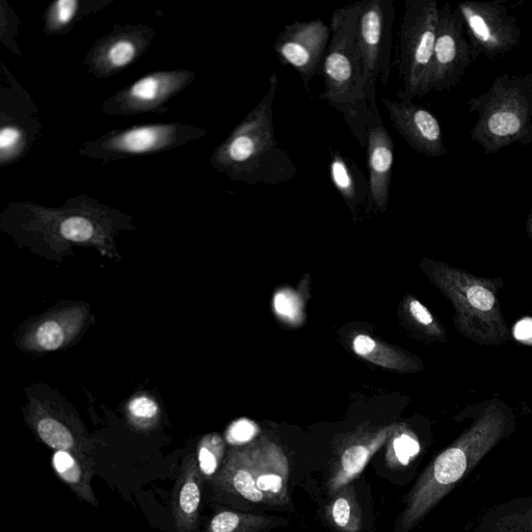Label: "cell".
Wrapping results in <instances>:
<instances>
[{
    "label": "cell",
    "instance_id": "obj_20",
    "mask_svg": "<svg viewBox=\"0 0 532 532\" xmlns=\"http://www.w3.org/2000/svg\"><path fill=\"white\" fill-rule=\"evenodd\" d=\"M330 178L345 203L358 215L369 207L370 192L367 178L352 158L330 147Z\"/></svg>",
    "mask_w": 532,
    "mask_h": 532
},
{
    "label": "cell",
    "instance_id": "obj_29",
    "mask_svg": "<svg viewBox=\"0 0 532 532\" xmlns=\"http://www.w3.org/2000/svg\"><path fill=\"white\" fill-rule=\"evenodd\" d=\"M19 24L20 20L14 10L6 0H2V5H0V41L13 55L22 57L21 49L15 39L18 35Z\"/></svg>",
    "mask_w": 532,
    "mask_h": 532
},
{
    "label": "cell",
    "instance_id": "obj_1",
    "mask_svg": "<svg viewBox=\"0 0 532 532\" xmlns=\"http://www.w3.org/2000/svg\"><path fill=\"white\" fill-rule=\"evenodd\" d=\"M212 497L241 512L294 511L289 493V462L284 450L260 437L232 448L210 483Z\"/></svg>",
    "mask_w": 532,
    "mask_h": 532
},
{
    "label": "cell",
    "instance_id": "obj_14",
    "mask_svg": "<svg viewBox=\"0 0 532 532\" xmlns=\"http://www.w3.org/2000/svg\"><path fill=\"white\" fill-rule=\"evenodd\" d=\"M331 35V26L315 19L286 25L275 41L274 50L281 65L300 74L307 92L312 79L323 73Z\"/></svg>",
    "mask_w": 532,
    "mask_h": 532
},
{
    "label": "cell",
    "instance_id": "obj_2",
    "mask_svg": "<svg viewBox=\"0 0 532 532\" xmlns=\"http://www.w3.org/2000/svg\"><path fill=\"white\" fill-rule=\"evenodd\" d=\"M269 83L259 103L209 159L212 169L232 181L277 185L298 174L294 161L275 138L274 102L278 76L272 74Z\"/></svg>",
    "mask_w": 532,
    "mask_h": 532
},
{
    "label": "cell",
    "instance_id": "obj_11",
    "mask_svg": "<svg viewBox=\"0 0 532 532\" xmlns=\"http://www.w3.org/2000/svg\"><path fill=\"white\" fill-rule=\"evenodd\" d=\"M476 61L494 60L519 46L522 37L518 19L499 0L463 2L458 5Z\"/></svg>",
    "mask_w": 532,
    "mask_h": 532
},
{
    "label": "cell",
    "instance_id": "obj_18",
    "mask_svg": "<svg viewBox=\"0 0 532 532\" xmlns=\"http://www.w3.org/2000/svg\"><path fill=\"white\" fill-rule=\"evenodd\" d=\"M366 152L369 171V208L385 212L389 206L394 165V143L380 112L372 114L367 128Z\"/></svg>",
    "mask_w": 532,
    "mask_h": 532
},
{
    "label": "cell",
    "instance_id": "obj_4",
    "mask_svg": "<svg viewBox=\"0 0 532 532\" xmlns=\"http://www.w3.org/2000/svg\"><path fill=\"white\" fill-rule=\"evenodd\" d=\"M360 2L336 9L323 73L325 90L319 99L341 113L353 136L366 149L370 111L359 46Z\"/></svg>",
    "mask_w": 532,
    "mask_h": 532
},
{
    "label": "cell",
    "instance_id": "obj_24",
    "mask_svg": "<svg viewBox=\"0 0 532 532\" xmlns=\"http://www.w3.org/2000/svg\"><path fill=\"white\" fill-rule=\"evenodd\" d=\"M326 518L339 532H360L362 512L354 483L332 496L326 508Z\"/></svg>",
    "mask_w": 532,
    "mask_h": 532
},
{
    "label": "cell",
    "instance_id": "obj_21",
    "mask_svg": "<svg viewBox=\"0 0 532 532\" xmlns=\"http://www.w3.org/2000/svg\"><path fill=\"white\" fill-rule=\"evenodd\" d=\"M51 464L60 480L79 500L98 507L93 489L96 464L92 459L76 452L56 450Z\"/></svg>",
    "mask_w": 532,
    "mask_h": 532
},
{
    "label": "cell",
    "instance_id": "obj_13",
    "mask_svg": "<svg viewBox=\"0 0 532 532\" xmlns=\"http://www.w3.org/2000/svg\"><path fill=\"white\" fill-rule=\"evenodd\" d=\"M464 22L449 4L439 8V22L429 79V91L444 92L457 87L474 58L464 31Z\"/></svg>",
    "mask_w": 532,
    "mask_h": 532
},
{
    "label": "cell",
    "instance_id": "obj_8",
    "mask_svg": "<svg viewBox=\"0 0 532 532\" xmlns=\"http://www.w3.org/2000/svg\"><path fill=\"white\" fill-rule=\"evenodd\" d=\"M207 136V131L186 123H154L115 129L87 142L78 154L102 165L123 159L172 151Z\"/></svg>",
    "mask_w": 532,
    "mask_h": 532
},
{
    "label": "cell",
    "instance_id": "obj_23",
    "mask_svg": "<svg viewBox=\"0 0 532 532\" xmlns=\"http://www.w3.org/2000/svg\"><path fill=\"white\" fill-rule=\"evenodd\" d=\"M288 525L284 517L221 508L210 519L205 532H271Z\"/></svg>",
    "mask_w": 532,
    "mask_h": 532
},
{
    "label": "cell",
    "instance_id": "obj_19",
    "mask_svg": "<svg viewBox=\"0 0 532 532\" xmlns=\"http://www.w3.org/2000/svg\"><path fill=\"white\" fill-rule=\"evenodd\" d=\"M203 476L196 454L186 456L172 496V515L178 532H194L200 520Z\"/></svg>",
    "mask_w": 532,
    "mask_h": 532
},
{
    "label": "cell",
    "instance_id": "obj_16",
    "mask_svg": "<svg viewBox=\"0 0 532 532\" xmlns=\"http://www.w3.org/2000/svg\"><path fill=\"white\" fill-rule=\"evenodd\" d=\"M397 425L394 423L383 428L359 429L342 440L331 463L327 484L331 497L354 483L372 457L387 444Z\"/></svg>",
    "mask_w": 532,
    "mask_h": 532
},
{
    "label": "cell",
    "instance_id": "obj_35",
    "mask_svg": "<svg viewBox=\"0 0 532 532\" xmlns=\"http://www.w3.org/2000/svg\"><path fill=\"white\" fill-rule=\"evenodd\" d=\"M514 337L525 345H532V318L526 317L521 319L514 327Z\"/></svg>",
    "mask_w": 532,
    "mask_h": 532
},
{
    "label": "cell",
    "instance_id": "obj_37",
    "mask_svg": "<svg viewBox=\"0 0 532 532\" xmlns=\"http://www.w3.org/2000/svg\"><path fill=\"white\" fill-rule=\"evenodd\" d=\"M532 221V209L530 211V214H529V217L527 219V223L531 222Z\"/></svg>",
    "mask_w": 532,
    "mask_h": 532
},
{
    "label": "cell",
    "instance_id": "obj_30",
    "mask_svg": "<svg viewBox=\"0 0 532 532\" xmlns=\"http://www.w3.org/2000/svg\"><path fill=\"white\" fill-rule=\"evenodd\" d=\"M408 309L417 326L429 337L436 340H444L446 333L432 312L421 302L410 299Z\"/></svg>",
    "mask_w": 532,
    "mask_h": 532
},
{
    "label": "cell",
    "instance_id": "obj_22",
    "mask_svg": "<svg viewBox=\"0 0 532 532\" xmlns=\"http://www.w3.org/2000/svg\"><path fill=\"white\" fill-rule=\"evenodd\" d=\"M115 0H56L43 16V34L48 37L68 35L77 23L97 14Z\"/></svg>",
    "mask_w": 532,
    "mask_h": 532
},
{
    "label": "cell",
    "instance_id": "obj_15",
    "mask_svg": "<svg viewBox=\"0 0 532 532\" xmlns=\"http://www.w3.org/2000/svg\"><path fill=\"white\" fill-rule=\"evenodd\" d=\"M155 35L145 24H115L112 32L98 39L87 53V72L98 79L119 74L145 55Z\"/></svg>",
    "mask_w": 532,
    "mask_h": 532
},
{
    "label": "cell",
    "instance_id": "obj_6",
    "mask_svg": "<svg viewBox=\"0 0 532 532\" xmlns=\"http://www.w3.org/2000/svg\"><path fill=\"white\" fill-rule=\"evenodd\" d=\"M469 113H477L470 137L486 155L515 143L532 144V73L502 74L490 89L466 102Z\"/></svg>",
    "mask_w": 532,
    "mask_h": 532
},
{
    "label": "cell",
    "instance_id": "obj_26",
    "mask_svg": "<svg viewBox=\"0 0 532 532\" xmlns=\"http://www.w3.org/2000/svg\"><path fill=\"white\" fill-rule=\"evenodd\" d=\"M420 444L406 425L398 424L387 442L386 463L393 470L407 467L418 456Z\"/></svg>",
    "mask_w": 532,
    "mask_h": 532
},
{
    "label": "cell",
    "instance_id": "obj_12",
    "mask_svg": "<svg viewBox=\"0 0 532 532\" xmlns=\"http://www.w3.org/2000/svg\"><path fill=\"white\" fill-rule=\"evenodd\" d=\"M0 112V167L7 168L29 153L41 135L42 124L35 116L38 108L13 75L4 77Z\"/></svg>",
    "mask_w": 532,
    "mask_h": 532
},
{
    "label": "cell",
    "instance_id": "obj_17",
    "mask_svg": "<svg viewBox=\"0 0 532 532\" xmlns=\"http://www.w3.org/2000/svg\"><path fill=\"white\" fill-rule=\"evenodd\" d=\"M393 127L416 152L437 158L448 154L441 124L429 110L413 102L383 98Z\"/></svg>",
    "mask_w": 532,
    "mask_h": 532
},
{
    "label": "cell",
    "instance_id": "obj_33",
    "mask_svg": "<svg viewBox=\"0 0 532 532\" xmlns=\"http://www.w3.org/2000/svg\"><path fill=\"white\" fill-rule=\"evenodd\" d=\"M129 412L140 423L151 422L158 414V407L151 398L140 396L129 404Z\"/></svg>",
    "mask_w": 532,
    "mask_h": 532
},
{
    "label": "cell",
    "instance_id": "obj_3",
    "mask_svg": "<svg viewBox=\"0 0 532 532\" xmlns=\"http://www.w3.org/2000/svg\"><path fill=\"white\" fill-rule=\"evenodd\" d=\"M508 417L490 406L464 434L447 447L419 476L406 497L393 532H411L480 463L500 441Z\"/></svg>",
    "mask_w": 532,
    "mask_h": 532
},
{
    "label": "cell",
    "instance_id": "obj_31",
    "mask_svg": "<svg viewBox=\"0 0 532 532\" xmlns=\"http://www.w3.org/2000/svg\"><path fill=\"white\" fill-rule=\"evenodd\" d=\"M275 311L284 321L297 323L302 316V302L295 291L284 289L274 299Z\"/></svg>",
    "mask_w": 532,
    "mask_h": 532
},
{
    "label": "cell",
    "instance_id": "obj_9",
    "mask_svg": "<svg viewBox=\"0 0 532 532\" xmlns=\"http://www.w3.org/2000/svg\"><path fill=\"white\" fill-rule=\"evenodd\" d=\"M359 46L370 115L379 112L378 83L386 86L391 73L394 0L360 2Z\"/></svg>",
    "mask_w": 532,
    "mask_h": 532
},
{
    "label": "cell",
    "instance_id": "obj_32",
    "mask_svg": "<svg viewBox=\"0 0 532 532\" xmlns=\"http://www.w3.org/2000/svg\"><path fill=\"white\" fill-rule=\"evenodd\" d=\"M37 341L46 351H55L62 347L65 334L59 323L48 321L42 324L37 331Z\"/></svg>",
    "mask_w": 532,
    "mask_h": 532
},
{
    "label": "cell",
    "instance_id": "obj_7",
    "mask_svg": "<svg viewBox=\"0 0 532 532\" xmlns=\"http://www.w3.org/2000/svg\"><path fill=\"white\" fill-rule=\"evenodd\" d=\"M436 0H407L399 31L396 65L399 100L412 102L429 94V79L438 31Z\"/></svg>",
    "mask_w": 532,
    "mask_h": 532
},
{
    "label": "cell",
    "instance_id": "obj_36",
    "mask_svg": "<svg viewBox=\"0 0 532 532\" xmlns=\"http://www.w3.org/2000/svg\"><path fill=\"white\" fill-rule=\"evenodd\" d=\"M526 227H527L528 235L532 241V221L529 223H526Z\"/></svg>",
    "mask_w": 532,
    "mask_h": 532
},
{
    "label": "cell",
    "instance_id": "obj_34",
    "mask_svg": "<svg viewBox=\"0 0 532 532\" xmlns=\"http://www.w3.org/2000/svg\"><path fill=\"white\" fill-rule=\"evenodd\" d=\"M257 432L258 428L254 422L248 419H241L231 425L227 439L232 443L243 445L252 441Z\"/></svg>",
    "mask_w": 532,
    "mask_h": 532
},
{
    "label": "cell",
    "instance_id": "obj_28",
    "mask_svg": "<svg viewBox=\"0 0 532 532\" xmlns=\"http://www.w3.org/2000/svg\"><path fill=\"white\" fill-rule=\"evenodd\" d=\"M226 445L218 434H210L202 438L197 450V459L204 483H211L219 473L225 461Z\"/></svg>",
    "mask_w": 532,
    "mask_h": 532
},
{
    "label": "cell",
    "instance_id": "obj_5",
    "mask_svg": "<svg viewBox=\"0 0 532 532\" xmlns=\"http://www.w3.org/2000/svg\"><path fill=\"white\" fill-rule=\"evenodd\" d=\"M425 265V273L454 306L459 333L486 347L509 341V326L499 301L501 278L477 277L443 262L429 261Z\"/></svg>",
    "mask_w": 532,
    "mask_h": 532
},
{
    "label": "cell",
    "instance_id": "obj_27",
    "mask_svg": "<svg viewBox=\"0 0 532 532\" xmlns=\"http://www.w3.org/2000/svg\"><path fill=\"white\" fill-rule=\"evenodd\" d=\"M36 432L41 441L52 449L86 455V448L79 444L74 433L56 418H41L36 424Z\"/></svg>",
    "mask_w": 532,
    "mask_h": 532
},
{
    "label": "cell",
    "instance_id": "obj_25",
    "mask_svg": "<svg viewBox=\"0 0 532 532\" xmlns=\"http://www.w3.org/2000/svg\"><path fill=\"white\" fill-rule=\"evenodd\" d=\"M353 350L358 356L372 363L392 369H415L419 365L405 356L396 355L387 347H382V344L367 335H358L354 339Z\"/></svg>",
    "mask_w": 532,
    "mask_h": 532
},
{
    "label": "cell",
    "instance_id": "obj_10",
    "mask_svg": "<svg viewBox=\"0 0 532 532\" xmlns=\"http://www.w3.org/2000/svg\"><path fill=\"white\" fill-rule=\"evenodd\" d=\"M196 73L186 69L155 71L119 90L100 104L110 117L165 114L167 104L195 81Z\"/></svg>",
    "mask_w": 532,
    "mask_h": 532
}]
</instances>
